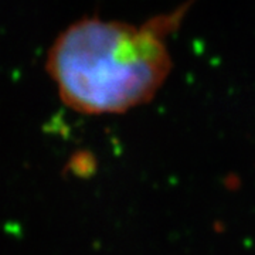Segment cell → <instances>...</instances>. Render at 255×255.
I'll return each mask as SVG.
<instances>
[{"instance_id":"cell-1","label":"cell","mask_w":255,"mask_h":255,"mask_svg":"<svg viewBox=\"0 0 255 255\" xmlns=\"http://www.w3.org/2000/svg\"><path fill=\"white\" fill-rule=\"evenodd\" d=\"M190 4L140 26L97 17L68 26L50 47L46 63L64 105L84 115H110L150 102L172 71L167 37Z\"/></svg>"}]
</instances>
